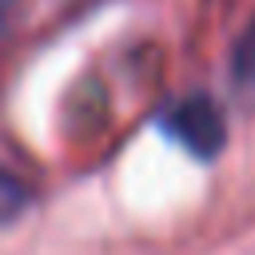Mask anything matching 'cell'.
I'll use <instances>...</instances> for the list:
<instances>
[{"label":"cell","mask_w":255,"mask_h":255,"mask_svg":"<svg viewBox=\"0 0 255 255\" xmlns=\"http://www.w3.org/2000/svg\"><path fill=\"white\" fill-rule=\"evenodd\" d=\"M231 88L247 112H255V20L239 32L231 48Z\"/></svg>","instance_id":"obj_2"},{"label":"cell","mask_w":255,"mask_h":255,"mask_svg":"<svg viewBox=\"0 0 255 255\" xmlns=\"http://www.w3.org/2000/svg\"><path fill=\"white\" fill-rule=\"evenodd\" d=\"M163 131L199 159H211L227 143V120L207 96H183L163 112Z\"/></svg>","instance_id":"obj_1"},{"label":"cell","mask_w":255,"mask_h":255,"mask_svg":"<svg viewBox=\"0 0 255 255\" xmlns=\"http://www.w3.org/2000/svg\"><path fill=\"white\" fill-rule=\"evenodd\" d=\"M16 4H20V0H0V36H4V28H8V20H12Z\"/></svg>","instance_id":"obj_4"},{"label":"cell","mask_w":255,"mask_h":255,"mask_svg":"<svg viewBox=\"0 0 255 255\" xmlns=\"http://www.w3.org/2000/svg\"><path fill=\"white\" fill-rule=\"evenodd\" d=\"M24 211H28V187L20 183V175L0 167V227L16 223Z\"/></svg>","instance_id":"obj_3"}]
</instances>
